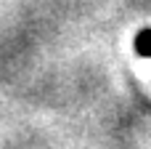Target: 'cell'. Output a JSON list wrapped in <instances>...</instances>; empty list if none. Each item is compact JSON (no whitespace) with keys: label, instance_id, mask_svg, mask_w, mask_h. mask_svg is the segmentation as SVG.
I'll list each match as a JSON object with an SVG mask.
<instances>
[{"label":"cell","instance_id":"cell-1","mask_svg":"<svg viewBox=\"0 0 151 149\" xmlns=\"http://www.w3.org/2000/svg\"><path fill=\"white\" fill-rule=\"evenodd\" d=\"M135 51H138L141 56L151 59V29H143V32L135 37Z\"/></svg>","mask_w":151,"mask_h":149}]
</instances>
